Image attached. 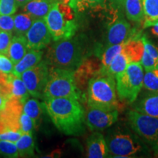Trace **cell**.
<instances>
[{
	"instance_id": "23",
	"label": "cell",
	"mask_w": 158,
	"mask_h": 158,
	"mask_svg": "<svg viewBox=\"0 0 158 158\" xmlns=\"http://www.w3.org/2000/svg\"><path fill=\"white\" fill-rule=\"evenodd\" d=\"M10 83L11 85L12 97H15L24 104L29 99V93L23 80L13 73H10Z\"/></svg>"
},
{
	"instance_id": "28",
	"label": "cell",
	"mask_w": 158,
	"mask_h": 158,
	"mask_svg": "<svg viewBox=\"0 0 158 158\" xmlns=\"http://www.w3.org/2000/svg\"><path fill=\"white\" fill-rule=\"evenodd\" d=\"M45 110L43 103H40L36 99H27L23 104V112L33 119L35 123L38 122Z\"/></svg>"
},
{
	"instance_id": "9",
	"label": "cell",
	"mask_w": 158,
	"mask_h": 158,
	"mask_svg": "<svg viewBox=\"0 0 158 158\" xmlns=\"http://www.w3.org/2000/svg\"><path fill=\"white\" fill-rule=\"evenodd\" d=\"M48 64L45 60H41L38 64L21 75V79L26 85L29 93L34 98H40L48 81L49 73Z\"/></svg>"
},
{
	"instance_id": "36",
	"label": "cell",
	"mask_w": 158,
	"mask_h": 158,
	"mask_svg": "<svg viewBox=\"0 0 158 158\" xmlns=\"http://www.w3.org/2000/svg\"><path fill=\"white\" fill-rule=\"evenodd\" d=\"M14 65L15 64L8 56L0 53V71L1 72L7 74L12 73L14 68Z\"/></svg>"
},
{
	"instance_id": "29",
	"label": "cell",
	"mask_w": 158,
	"mask_h": 158,
	"mask_svg": "<svg viewBox=\"0 0 158 158\" xmlns=\"http://www.w3.org/2000/svg\"><path fill=\"white\" fill-rule=\"evenodd\" d=\"M143 86L149 92H158V69L146 71L143 76Z\"/></svg>"
},
{
	"instance_id": "10",
	"label": "cell",
	"mask_w": 158,
	"mask_h": 158,
	"mask_svg": "<svg viewBox=\"0 0 158 158\" xmlns=\"http://www.w3.org/2000/svg\"><path fill=\"white\" fill-rule=\"evenodd\" d=\"M117 109L105 110L89 106L85 114L86 126L92 131H101L109 128L117 122Z\"/></svg>"
},
{
	"instance_id": "44",
	"label": "cell",
	"mask_w": 158,
	"mask_h": 158,
	"mask_svg": "<svg viewBox=\"0 0 158 158\" xmlns=\"http://www.w3.org/2000/svg\"><path fill=\"white\" fill-rule=\"evenodd\" d=\"M31 0H15L18 7H23Z\"/></svg>"
},
{
	"instance_id": "8",
	"label": "cell",
	"mask_w": 158,
	"mask_h": 158,
	"mask_svg": "<svg viewBox=\"0 0 158 158\" xmlns=\"http://www.w3.org/2000/svg\"><path fill=\"white\" fill-rule=\"evenodd\" d=\"M108 151L113 157H131L143 150L141 141L133 134L117 130L106 138Z\"/></svg>"
},
{
	"instance_id": "3",
	"label": "cell",
	"mask_w": 158,
	"mask_h": 158,
	"mask_svg": "<svg viewBox=\"0 0 158 158\" xmlns=\"http://www.w3.org/2000/svg\"><path fill=\"white\" fill-rule=\"evenodd\" d=\"M45 20L54 41L74 36L78 29L73 10L60 1L53 5Z\"/></svg>"
},
{
	"instance_id": "18",
	"label": "cell",
	"mask_w": 158,
	"mask_h": 158,
	"mask_svg": "<svg viewBox=\"0 0 158 158\" xmlns=\"http://www.w3.org/2000/svg\"><path fill=\"white\" fill-rule=\"evenodd\" d=\"M58 1L59 0H31L23 7V11L35 19H45L53 5Z\"/></svg>"
},
{
	"instance_id": "17",
	"label": "cell",
	"mask_w": 158,
	"mask_h": 158,
	"mask_svg": "<svg viewBox=\"0 0 158 158\" xmlns=\"http://www.w3.org/2000/svg\"><path fill=\"white\" fill-rule=\"evenodd\" d=\"M43 51L40 50H29L21 60L14 65L12 73L21 78L26 70H29L40 62L43 58Z\"/></svg>"
},
{
	"instance_id": "20",
	"label": "cell",
	"mask_w": 158,
	"mask_h": 158,
	"mask_svg": "<svg viewBox=\"0 0 158 158\" xmlns=\"http://www.w3.org/2000/svg\"><path fill=\"white\" fill-rule=\"evenodd\" d=\"M124 11L127 19L133 22L140 23L144 20V12L142 0H125Z\"/></svg>"
},
{
	"instance_id": "41",
	"label": "cell",
	"mask_w": 158,
	"mask_h": 158,
	"mask_svg": "<svg viewBox=\"0 0 158 158\" xmlns=\"http://www.w3.org/2000/svg\"><path fill=\"white\" fill-rule=\"evenodd\" d=\"M108 1L114 6H115V7H121L122 6L124 7V3L125 2V0H108Z\"/></svg>"
},
{
	"instance_id": "15",
	"label": "cell",
	"mask_w": 158,
	"mask_h": 158,
	"mask_svg": "<svg viewBox=\"0 0 158 158\" xmlns=\"http://www.w3.org/2000/svg\"><path fill=\"white\" fill-rule=\"evenodd\" d=\"M109 151L106 139L99 132H94L86 140V155L89 158L107 157Z\"/></svg>"
},
{
	"instance_id": "35",
	"label": "cell",
	"mask_w": 158,
	"mask_h": 158,
	"mask_svg": "<svg viewBox=\"0 0 158 158\" xmlns=\"http://www.w3.org/2000/svg\"><path fill=\"white\" fill-rule=\"evenodd\" d=\"M21 122V131L22 133H30L32 134L33 129H34L35 122L33 121L31 118L23 112L20 118Z\"/></svg>"
},
{
	"instance_id": "38",
	"label": "cell",
	"mask_w": 158,
	"mask_h": 158,
	"mask_svg": "<svg viewBox=\"0 0 158 158\" xmlns=\"http://www.w3.org/2000/svg\"><path fill=\"white\" fill-rule=\"evenodd\" d=\"M23 133L21 131H13V130H8L6 133L1 134L0 135V139L5 140V141H8L16 143L18 140L21 138Z\"/></svg>"
},
{
	"instance_id": "16",
	"label": "cell",
	"mask_w": 158,
	"mask_h": 158,
	"mask_svg": "<svg viewBox=\"0 0 158 158\" xmlns=\"http://www.w3.org/2000/svg\"><path fill=\"white\" fill-rule=\"evenodd\" d=\"M133 108L139 113L158 118V92H149L137 102L135 101Z\"/></svg>"
},
{
	"instance_id": "5",
	"label": "cell",
	"mask_w": 158,
	"mask_h": 158,
	"mask_svg": "<svg viewBox=\"0 0 158 158\" xmlns=\"http://www.w3.org/2000/svg\"><path fill=\"white\" fill-rule=\"evenodd\" d=\"M81 91L77 87L74 78V70L54 67L49 68L46 84L42 98H68L79 100Z\"/></svg>"
},
{
	"instance_id": "27",
	"label": "cell",
	"mask_w": 158,
	"mask_h": 158,
	"mask_svg": "<svg viewBox=\"0 0 158 158\" xmlns=\"http://www.w3.org/2000/svg\"><path fill=\"white\" fill-rule=\"evenodd\" d=\"M16 147L19 157H31L35 154V143L32 134L23 133L18 140Z\"/></svg>"
},
{
	"instance_id": "34",
	"label": "cell",
	"mask_w": 158,
	"mask_h": 158,
	"mask_svg": "<svg viewBox=\"0 0 158 158\" xmlns=\"http://www.w3.org/2000/svg\"><path fill=\"white\" fill-rule=\"evenodd\" d=\"M14 17L13 15H0V30L13 33Z\"/></svg>"
},
{
	"instance_id": "1",
	"label": "cell",
	"mask_w": 158,
	"mask_h": 158,
	"mask_svg": "<svg viewBox=\"0 0 158 158\" xmlns=\"http://www.w3.org/2000/svg\"><path fill=\"white\" fill-rule=\"evenodd\" d=\"M45 111L61 133L81 135L85 132V110L79 100L68 98L43 100Z\"/></svg>"
},
{
	"instance_id": "2",
	"label": "cell",
	"mask_w": 158,
	"mask_h": 158,
	"mask_svg": "<svg viewBox=\"0 0 158 158\" xmlns=\"http://www.w3.org/2000/svg\"><path fill=\"white\" fill-rule=\"evenodd\" d=\"M47 51L45 59L54 68L75 70L88 56V44L81 36L55 41Z\"/></svg>"
},
{
	"instance_id": "24",
	"label": "cell",
	"mask_w": 158,
	"mask_h": 158,
	"mask_svg": "<svg viewBox=\"0 0 158 158\" xmlns=\"http://www.w3.org/2000/svg\"><path fill=\"white\" fill-rule=\"evenodd\" d=\"M35 19L29 13H19L14 17V32L15 35L26 36L27 31L30 29Z\"/></svg>"
},
{
	"instance_id": "14",
	"label": "cell",
	"mask_w": 158,
	"mask_h": 158,
	"mask_svg": "<svg viewBox=\"0 0 158 158\" xmlns=\"http://www.w3.org/2000/svg\"><path fill=\"white\" fill-rule=\"evenodd\" d=\"M102 68L101 63L94 59H84V62L74 70L75 82L77 87L80 89L84 86L94 76L99 75ZM81 91V90H80Z\"/></svg>"
},
{
	"instance_id": "32",
	"label": "cell",
	"mask_w": 158,
	"mask_h": 158,
	"mask_svg": "<svg viewBox=\"0 0 158 158\" xmlns=\"http://www.w3.org/2000/svg\"><path fill=\"white\" fill-rule=\"evenodd\" d=\"M18 7L15 0H0V15H13Z\"/></svg>"
},
{
	"instance_id": "39",
	"label": "cell",
	"mask_w": 158,
	"mask_h": 158,
	"mask_svg": "<svg viewBox=\"0 0 158 158\" xmlns=\"http://www.w3.org/2000/svg\"><path fill=\"white\" fill-rule=\"evenodd\" d=\"M10 82V74L0 71V86L5 85Z\"/></svg>"
},
{
	"instance_id": "22",
	"label": "cell",
	"mask_w": 158,
	"mask_h": 158,
	"mask_svg": "<svg viewBox=\"0 0 158 158\" xmlns=\"http://www.w3.org/2000/svg\"><path fill=\"white\" fill-rule=\"evenodd\" d=\"M130 62H132L131 59H130L129 56L124 52L123 49V51L120 54H118L117 56L114 57L105 75H108V76L114 77L115 78L116 75L118 73L123 71Z\"/></svg>"
},
{
	"instance_id": "7",
	"label": "cell",
	"mask_w": 158,
	"mask_h": 158,
	"mask_svg": "<svg viewBox=\"0 0 158 158\" xmlns=\"http://www.w3.org/2000/svg\"><path fill=\"white\" fill-rule=\"evenodd\" d=\"M127 118L132 130L158 154V118L132 109L127 112Z\"/></svg>"
},
{
	"instance_id": "25",
	"label": "cell",
	"mask_w": 158,
	"mask_h": 158,
	"mask_svg": "<svg viewBox=\"0 0 158 158\" xmlns=\"http://www.w3.org/2000/svg\"><path fill=\"white\" fill-rule=\"evenodd\" d=\"M124 43H120V44L112 45L110 46H108L106 48V50L104 51L103 54L101 56V64L102 68L100 70V75L106 74V70H108V67L111 63L112 60L114 59V57L117 56L118 54L123 51L124 47Z\"/></svg>"
},
{
	"instance_id": "11",
	"label": "cell",
	"mask_w": 158,
	"mask_h": 158,
	"mask_svg": "<svg viewBox=\"0 0 158 158\" xmlns=\"http://www.w3.org/2000/svg\"><path fill=\"white\" fill-rule=\"evenodd\" d=\"M26 37L29 50H42L48 46L52 37L45 19H35Z\"/></svg>"
},
{
	"instance_id": "31",
	"label": "cell",
	"mask_w": 158,
	"mask_h": 158,
	"mask_svg": "<svg viewBox=\"0 0 158 158\" xmlns=\"http://www.w3.org/2000/svg\"><path fill=\"white\" fill-rule=\"evenodd\" d=\"M141 64L146 71H151L158 69V59L150 56L145 49L141 59Z\"/></svg>"
},
{
	"instance_id": "13",
	"label": "cell",
	"mask_w": 158,
	"mask_h": 158,
	"mask_svg": "<svg viewBox=\"0 0 158 158\" xmlns=\"http://www.w3.org/2000/svg\"><path fill=\"white\" fill-rule=\"evenodd\" d=\"M23 103L21 100L15 97H10L7 99L4 109L0 111V116L10 130L21 131L20 118L23 113Z\"/></svg>"
},
{
	"instance_id": "45",
	"label": "cell",
	"mask_w": 158,
	"mask_h": 158,
	"mask_svg": "<svg viewBox=\"0 0 158 158\" xmlns=\"http://www.w3.org/2000/svg\"><path fill=\"white\" fill-rule=\"evenodd\" d=\"M59 1H60L61 2L66 4V5H69V3H70V2L71 1V0H59Z\"/></svg>"
},
{
	"instance_id": "42",
	"label": "cell",
	"mask_w": 158,
	"mask_h": 158,
	"mask_svg": "<svg viewBox=\"0 0 158 158\" xmlns=\"http://www.w3.org/2000/svg\"><path fill=\"white\" fill-rule=\"evenodd\" d=\"M7 100V99H6L5 97L2 96L1 94H0V111H1L2 110L4 109Z\"/></svg>"
},
{
	"instance_id": "26",
	"label": "cell",
	"mask_w": 158,
	"mask_h": 158,
	"mask_svg": "<svg viewBox=\"0 0 158 158\" xmlns=\"http://www.w3.org/2000/svg\"><path fill=\"white\" fill-rule=\"evenodd\" d=\"M106 3V0H71L69 5L75 12H83L89 9H104Z\"/></svg>"
},
{
	"instance_id": "33",
	"label": "cell",
	"mask_w": 158,
	"mask_h": 158,
	"mask_svg": "<svg viewBox=\"0 0 158 158\" xmlns=\"http://www.w3.org/2000/svg\"><path fill=\"white\" fill-rule=\"evenodd\" d=\"M13 38V33L0 30V53L7 56L8 48Z\"/></svg>"
},
{
	"instance_id": "19",
	"label": "cell",
	"mask_w": 158,
	"mask_h": 158,
	"mask_svg": "<svg viewBox=\"0 0 158 158\" xmlns=\"http://www.w3.org/2000/svg\"><path fill=\"white\" fill-rule=\"evenodd\" d=\"M29 48L27 46V40L26 36L14 35L8 48L7 56L15 64L27 54Z\"/></svg>"
},
{
	"instance_id": "30",
	"label": "cell",
	"mask_w": 158,
	"mask_h": 158,
	"mask_svg": "<svg viewBox=\"0 0 158 158\" xmlns=\"http://www.w3.org/2000/svg\"><path fill=\"white\" fill-rule=\"evenodd\" d=\"M0 155L6 157H19V153L16 144L13 142L0 139Z\"/></svg>"
},
{
	"instance_id": "6",
	"label": "cell",
	"mask_w": 158,
	"mask_h": 158,
	"mask_svg": "<svg viewBox=\"0 0 158 158\" xmlns=\"http://www.w3.org/2000/svg\"><path fill=\"white\" fill-rule=\"evenodd\" d=\"M143 68L141 62H130L115 76L118 97L122 102L133 103L143 87Z\"/></svg>"
},
{
	"instance_id": "43",
	"label": "cell",
	"mask_w": 158,
	"mask_h": 158,
	"mask_svg": "<svg viewBox=\"0 0 158 158\" xmlns=\"http://www.w3.org/2000/svg\"><path fill=\"white\" fill-rule=\"evenodd\" d=\"M151 32L155 36L158 37V22L151 27Z\"/></svg>"
},
{
	"instance_id": "40",
	"label": "cell",
	"mask_w": 158,
	"mask_h": 158,
	"mask_svg": "<svg viewBox=\"0 0 158 158\" xmlns=\"http://www.w3.org/2000/svg\"><path fill=\"white\" fill-rule=\"evenodd\" d=\"M8 130H10L9 129L8 126L7 125V124H6L5 120H4L2 117L0 116V135L6 133V132H7Z\"/></svg>"
},
{
	"instance_id": "21",
	"label": "cell",
	"mask_w": 158,
	"mask_h": 158,
	"mask_svg": "<svg viewBox=\"0 0 158 158\" xmlns=\"http://www.w3.org/2000/svg\"><path fill=\"white\" fill-rule=\"evenodd\" d=\"M144 12V28L158 22V0H142Z\"/></svg>"
},
{
	"instance_id": "37",
	"label": "cell",
	"mask_w": 158,
	"mask_h": 158,
	"mask_svg": "<svg viewBox=\"0 0 158 158\" xmlns=\"http://www.w3.org/2000/svg\"><path fill=\"white\" fill-rule=\"evenodd\" d=\"M141 39L144 45V49L147 51L148 54L151 56H152L153 58L158 59V49L157 47L150 42L145 35L141 36Z\"/></svg>"
},
{
	"instance_id": "12",
	"label": "cell",
	"mask_w": 158,
	"mask_h": 158,
	"mask_svg": "<svg viewBox=\"0 0 158 158\" xmlns=\"http://www.w3.org/2000/svg\"><path fill=\"white\" fill-rule=\"evenodd\" d=\"M135 35V29L125 19H117L108 26L106 46L125 43Z\"/></svg>"
},
{
	"instance_id": "4",
	"label": "cell",
	"mask_w": 158,
	"mask_h": 158,
	"mask_svg": "<svg viewBox=\"0 0 158 158\" xmlns=\"http://www.w3.org/2000/svg\"><path fill=\"white\" fill-rule=\"evenodd\" d=\"M114 77L108 75H97L88 83L87 102L91 107L105 110L118 108L116 82Z\"/></svg>"
}]
</instances>
